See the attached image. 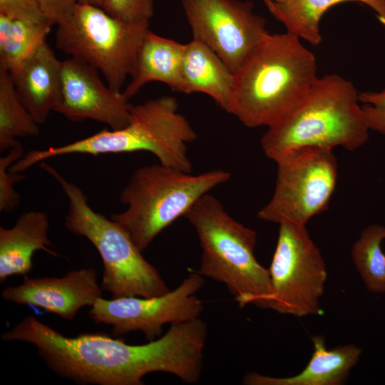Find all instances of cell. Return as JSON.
Segmentation results:
<instances>
[{
    "instance_id": "obj_1",
    "label": "cell",
    "mask_w": 385,
    "mask_h": 385,
    "mask_svg": "<svg viewBox=\"0 0 385 385\" xmlns=\"http://www.w3.org/2000/svg\"><path fill=\"white\" fill-rule=\"evenodd\" d=\"M1 338L34 345L51 371L78 384L143 385V376L153 372L195 384L202 373L207 324L200 317L173 324L157 339L132 345L105 334L68 337L28 316Z\"/></svg>"
},
{
    "instance_id": "obj_2",
    "label": "cell",
    "mask_w": 385,
    "mask_h": 385,
    "mask_svg": "<svg viewBox=\"0 0 385 385\" xmlns=\"http://www.w3.org/2000/svg\"><path fill=\"white\" fill-rule=\"evenodd\" d=\"M317 78L315 56L299 37L268 33L234 73L227 113L247 127L269 128L299 104Z\"/></svg>"
},
{
    "instance_id": "obj_3",
    "label": "cell",
    "mask_w": 385,
    "mask_h": 385,
    "mask_svg": "<svg viewBox=\"0 0 385 385\" xmlns=\"http://www.w3.org/2000/svg\"><path fill=\"white\" fill-rule=\"evenodd\" d=\"M359 102L351 81L337 74L317 78L299 104L267 128L262 150L274 161L306 147L357 150L368 140L370 130Z\"/></svg>"
},
{
    "instance_id": "obj_4",
    "label": "cell",
    "mask_w": 385,
    "mask_h": 385,
    "mask_svg": "<svg viewBox=\"0 0 385 385\" xmlns=\"http://www.w3.org/2000/svg\"><path fill=\"white\" fill-rule=\"evenodd\" d=\"M194 227L202 248L197 272L226 286L240 308L270 309L269 270L257 260V233L232 217L208 193L183 216Z\"/></svg>"
},
{
    "instance_id": "obj_5",
    "label": "cell",
    "mask_w": 385,
    "mask_h": 385,
    "mask_svg": "<svg viewBox=\"0 0 385 385\" xmlns=\"http://www.w3.org/2000/svg\"><path fill=\"white\" fill-rule=\"evenodd\" d=\"M196 138L190 123L178 113L176 98L165 96L133 105L130 121L123 128L103 129L64 145L31 150L14 163V169L21 173L45 159L71 153L97 155L145 150L163 165L191 173L188 145Z\"/></svg>"
},
{
    "instance_id": "obj_6",
    "label": "cell",
    "mask_w": 385,
    "mask_h": 385,
    "mask_svg": "<svg viewBox=\"0 0 385 385\" xmlns=\"http://www.w3.org/2000/svg\"><path fill=\"white\" fill-rule=\"evenodd\" d=\"M40 167L56 179L68 197L66 228L87 238L99 252L103 265V290L112 298L155 297L170 290L156 268L143 257L119 224L95 212L81 188L53 167L45 162Z\"/></svg>"
},
{
    "instance_id": "obj_7",
    "label": "cell",
    "mask_w": 385,
    "mask_h": 385,
    "mask_svg": "<svg viewBox=\"0 0 385 385\" xmlns=\"http://www.w3.org/2000/svg\"><path fill=\"white\" fill-rule=\"evenodd\" d=\"M230 178L229 172L221 169L192 175L160 163L141 167L133 173L120 192V200L127 208L112 215L111 219L143 252L200 197Z\"/></svg>"
},
{
    "instance_id": "obj_8",
    "label": "cell",
    "mask_w": 385,
    "mask_h": 385,
    "mask_svg": "<svg viewBox=\"0 0 385 385\" xmlns=\"http://www.w3.org/2000/svg\"><path fill=\"white\" fill-rule=\"evenodd\" d=\"M148 30L149 23L127 24L101 7L78 3L57 24L56 45L100 71L111 88L120 91L133 73L139 46Z\"/></svg>"
},
{
    "instance_id": "obj_9",
    "label": "cell",
    "mask_w": 385,
    "mask_h": 385,
    "mask_svg": "<svg viewBox=\"0 0 385 385\" xmlns=\"http://www.w3.org/2000/svg\"><path fill=\"white\" fill-rule=\"evenodd\" d=\"M275 188L270 200L257 212L265 222L307 225L324 211L338 178L337 158L332 149L306 147L279 158Z\"/></svg>"
},
{
    "instance_id": "obj_10",
    "label": "cell",
    "mask_w": 385,
    "mask_h": 385,
    "mask_svg": "<svg viewBox=\"0 0 385 385\" xmlns=\"http://www.w3.org/2000/svg\"><path fill=\"white\" fill-rule=\"evenodd\" d=\"M276 248L270 266V309L297 317L319 315L327 270L320 250L306 225H279Z\"/></svg>"
},
{
    "instance_id": "obj_11",
    "label": "cell",
    "mask_w": 385,
    "mask_h": 385,
    "mask_svg": "<svg viewBox=\"0 0 385 385\" xmlns=\"http://www.w3.org/2000/svg\"><path fill=\"white\" fill-rule=\"evenodd\" d=\"M204 279L191 272L174 289L155 297H123L98 299L88 311L93 322L112 327L115 337L133 332H142L147 340L161 337L163 326L200 317L203 302L197 293L202 288Z\"/></svg>"
},
{
    "instance_id": "obj_12",
    "label": "cell",
    "mask_w": 385,
    "mask_h": 385,
    "mask_svg": "<svg viewBox=\"0 0 385 385\" xmlns=\"http://www.w3.org/2000/svg\"><path fill=\"white\" fill-rule=\"evenodd\" d=\"M192 38L213 50L235 73L251 50L269 33L265 19L250 1L180 0Z\"/></svg>"
},
{
    "instance_id": "obj_13",
    "label": "cell",
    "mask_w": 385,
    "mask_h": 385,
    "mask_svg": "<svg viewBox=\"0 0 385 385\" xmlns=\"http://www.w3.org/2000/svg\"><path fill=\"white\" fill-rule=\"evenodd\" d=\"M120 91L106 86L98 70L71 57L62 61L60 101L55 111L73 122L91 119L112 130L125 127L133 105Z\"/></svg>"
},
{
    "instance_id": "obj_14",
    "label": "cell",
    "mask_w": 385,
    "mask_h": 385,
    "mask_svg": "<svg viewBox=\"0 0 385 385\" xmlns=\"http://www.w3.org/2000/svg\"><path fill=\"white\" fill-rule=\"evenodd\" d=\"M102 290L96 271L86 267L61 277H26L21 284L4 289L1 296L6 302L38 307L72 321L81 308L102 297Z\"/></svg>"
},
{
    "instance_id": "obj_15",
    "label": "cell",
    "mask_w": 385,
    "mask_h": 385,
    "mask_svg": "<svg viewBox=\"0 0 385 385\" xmlns=\"http://www.w3.org/2000/svg\"><path fill=\"white\" fill-rule=\"evenodd\" d=\"M61 63L45 40L11 73L20 101L38 124L47 120L59 103Z\"/></svg>"
},
{
    "instance_id": "obj_16",
    "label": "cell",
    "mask_w": 385,
    "mask_h": 385,
    "mask_svg": "<svg viewBox=\"0 0 385 385\" xmlns=\"http://www.w3.org/2000/svg\"><path fill=\"white\" fill-rule=\"evenodd\" d=\"M313 352L305 368L299 374L275 377L250 372L245 375L246 385H342L359 362L362 349L349 344L328 349L322 336L312 337Z\"/></svg>"
},
{
    "instance_id": "obj_17",
    "label": "cell",
    "mask_w": 385,
    "mask_h": 385,
    "mask_svg": "<svg viewBox=\"0 0 385 385\" xmlns=\"http://www.w3.org/2000/svg\"><path fill=\"white\" fill-rule=\"evenodd\" d=\"M186 43L160 36L150 29L139 46L129 84L123 91L130 98L145 84L158 81L183 93V63Z\"/></svg>"
},
{
    "instance_id": "obj_18",
    "label": "cell",
    "mask_w": 385,
    "mask_h": 385,
    "mask_svg": "<svg viewBox=\"0 0 385 385\" xmlns=\"http://www.w3.org/2000/svg\"><path fill=\"white\" fill-rule=\"evenodd\" d=\"M49 221L41 211L21 215L10 228L0 227V282L9 277L26 275L33 268L32 257L42 250L53 256L54 245L48 237Z\"/></svg>"
},
{
    "instance_id": "obj_19",
    "label": "cell",
    "mask_w": 385,
    "mask_h": 385,
    "mask_svg": "<svg viewBox=\"0 0 385 385\" xmlns=\"http://www.w3.org/2000/svg\"><path fill=\"white\" fill-rule=\"evenodd\" d=\"M183 79L185 94L202 93L209 96L222 110H229L234 73L205 43L192 38L186 43Z\"/></svg>"
},
{
    "instance_id": "obj_20",
    "label": "cell",
    "mask_w": 385,
    "mask_h": 385,
    "mask_svg": "<svg viewBox=\"0 0 385 385\" xmlns=\"http://www.w3.org/2000/svg\"><path fill=\"white\" fill-rule=\"evenodd\" d=\"M271 15L281 22L287 31L312 45L322 42L319 23L324 13L334 5L359 2L367 5L385 26V0H287L277 2L263 0Z\"/></svg>"
},
{
    "instance_id": "obj_21",
    "label": "cell",
    "mask_w": 385,
    "mask_h": 385,
    "mask_svg": "<svg viewBox=\"0 0 385 385\" xmlns=\"http://www.w3.org/2000/svg\"><path fill=\"white\" fill-rule=\"evenodd\" d=\"M38 124L20 101L11 73L0 68V151L21 144L18 138L38 136Z\"/></svg>"
},
{
    "instance_id": "obj_22",
    "label": "cell",
    "mask_w": 385,
    "mask_h": 385,
    "mask_svg": "<svg viewBox=\"0 0 385 385\" xmlns=\"http://www.w3.org/2000/svg\"><path fill=\"white\" fill-rule=\"evenodd\" d=\"M385 227L373 224L365 227L351 250L353 264L368 291L385 293Z\"/></svg>"
},
{
    "instance_id": "obj_23",
    "label": "cell",
    "mask_w": 385,
    "mask_h": 385,
    "mask_svg": "<svg viewBox=\"0 0 385 385\" xmlns=\"http://www.w3.org/2000/svg\"><path fill=\"white\" fill-rule=\"evenodd\" d=\"M48 24L14 19L5 43L0 47V68L15 72L43 42L50 32Z\"/></svg>"
},
{
    "instance_id": "obj_24",
    "label": "cell",
    "mask_w": 385,
    "mask_h": 385,
    "mask_svg": "<svg viewBox=\"0 0 385 385\" xmlns=\"http://www.w3.org/2000/svg\"><path fill=\"white\" fill-rule=\"evenodd\" d=\"M24 151L21 144L9 150V153L0 158V210L9 212L15 210L20 203V195L14 188L16 183L21 181L25 176L11 173L9 168L15 162L21 158Z\"/></svg>"
},
{
    "instance_id": "obj_25",
    "label": "cell",
    "mask_w": 385,
    "mask_h": 385,
    "mask_svg": "<svg viewBox=\"0 0 385 385\" xmlns=\"http://www.w3.org/2000/svg\"><path fill=\"white\" fill-rule=\"evenodd\" d=\"M101 8L127 24L149 23L153 15L154 0H104Z\"/></svg>"
},
{
    "instance_id": "obj_26",
    "label": "cell",
    "mask_w": 385,
    "mask_h": 385,
    "mask_svg": "<svg viewBox=\"0 0 385 385\" xmlns=\"http://www.w3.org/2000/svg\"><path fill=\"white\" fill-rule=\"evenodd\" d=\"M359 102L370 130L385 135V90L381 92H360Z\"/></svg>"
},
{
    "instance_id": "obj_27",
    "label": "cell",
    "mask_w": 385,
    "mask_h": 385,
    "mask_svg": "<svg viewBox=\"0 0 385 385\" xmlns=\"http://www.w3.org/2000/svg\"><path fill=\"white\" fill-rule=\"evenodd\" d=\"M0 14L13 19L50 24L42 13L38 0H0Z\"/></svg>"
},
{
    "instance_id": "obj_28",
    "label": "cell",
    "mask_w": 385,
    "mask_h": 385,
    "mask_svg": "<svg viewBox=\"0 0 385 385\" xmlns=\"http://www.w3.org/2000/svg\"><path fill=\"white\" fill-rule=\"evenodd\" d=\"M39 6L48 22L57 25L73 11L78 0H38Z\"/></svg>"
},
{
    "instance_id": "obj_29",
    "label": "cell",
    "mask_w": 385,
    "mask_h": 385,
    "mask_svg": "<svg viewBox=\"0 0 385 385\" xmlns=\"http://www.w3.org/2000/svg\"><path fill=\"white\" fill-rule=\"evenodd\" d=\"M104 0H78L79 4H86L102 7Z\"/></svg>"
},
{
    "instance_id": "obj_30",
    "label": "cell",
    "mask_w": 385,
    "mask_h": 385,
    "mask_svg": "<svg viewBox=\"0 0 385 385\" xmlns=\"http://www.w3.org/2000/svg\"><path fill=\"white\" fill-rule=\"evenodd\" d=\"M274 1H277V2H284L286 1L287 0H273Z\"/></svg>"
}]
</instances>
